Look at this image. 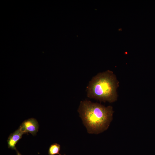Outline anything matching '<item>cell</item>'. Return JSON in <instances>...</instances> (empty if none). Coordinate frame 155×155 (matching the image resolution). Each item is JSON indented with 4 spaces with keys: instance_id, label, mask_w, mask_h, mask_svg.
<instances>
[{
    "instance_id": "1",
    "label": "cell",
    "mask_w": 155,
    "mask_h": 155,
    "mask_svg": "<svg viewBox=\"0 0 155 155\" xmlns=\"http://www.w3.org/2000/svg\"><path fill=\"white\" fill-rule=\"evenodd\" d=\"M78 111L88 133L95 134L108 128L114 112L111 106L105 107L87 100L80 102Z\"/></svg>"
},
{
    "instance_id": "2",
    "label": "cell",
    "mask_w": 155,
    "mask_h": 155,
    "mask_svg": "<svg viewBox=\"0 0 155 155\" xmlns=\"http://www.w3.org/2000/svg\"><path fill=\"white\" fill-rule=\"evenodd\" d=\"M118 84L112 71L99 73L92 78L86 87L87 96L104 102H113L117 100Z\"/></svg>"
},
{
    "instance_id": "3",
    "label": "cell",
    "mask_w": 155,
    "mask_h": 155,
    "mask_svg": "<svg viewBox=\"0 0 155 155\" xmlns=\"http://www.w3.org/2000/svg\"><path fill=\"white\" fill-rule=\"evenodd\" d=\"M39 125L36 119L31 118L24 121L19 128L24 133H29L35 135L38 131Z\"/></svg>"
},
{
    "instance_id": "4",
    "label": "cell",
    "mask_w": 155,
    "mask_h": 155,
    "mask_svg": "<svg viewBox=\"0 0 155 155\" xmlns=\"http://www.w3.org/2000/svg\"><path fill=\"white\" fill-rule=\"evenodd\" d=\"M23 134L19 128L11 133L9 136L7 140L8 148L16 150V145L21 139Z\"/></svg>"
},
{
    "instance_id": "5",
    "label": "cell",
    "mask_w": 155,
    "mask_h": 155,
    "mask_svg": "<svg viewBox=\"0 0 155 155\" xmlns=\"http://www.w3.org/2000/svg\"><path fill=\"white\" fill-rule=\"evenodd\" d=\"M60 150V145L57 143H54L50 146L48 150L49 155H61L59 153Z\"/></svg>"
},
{
    "instance_id": "6",
    "label": "cell",
    "mask_w": 155,
    "mask_h": 155,
    "mask_svg": "<svg viewBox=\"0 0 155 155\" xmlns=\"http://www.w3.org/2000/svg\"><path fill=\"white\" fill-rule=\"evenodd\" d=\"M16 152L17 155H22L17 150H16Z\"/></svg>"
},
{
    "instance_id": "7",
    "label": "cell",
    "mask_w": 155,
    "mask_h": 155,
    "mask_svg": "<svg viewBox=\"0 0 155 155\" xmlns=\"http://www.w3.org/2000/svg\"><path fill=\"white\" fill-rule=\"evenodd\" d=\"M64 155H65V154H64Z\"/></svg>"
}]
</instances>
